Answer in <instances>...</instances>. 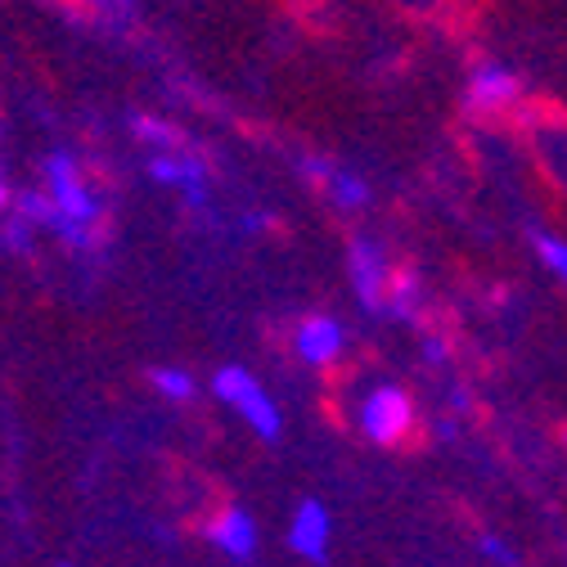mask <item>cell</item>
I'll use <instances>...</instances> for the list:
<instances>
[{
	"mask_svg": "<svg viewBox=\"0 0 567 567\" xmlns=\"http://www.w3.org/2000/svg\"><path fill=\"white\" fill-rule=\"evenodd\" d=\"M45 185H50V207H54V217H50V226L54 221H68V226H95L100 221V198L91 194V185L82 181V172H78V163L68 158V154H54L50 163H45Z\"/></svg>",
	"mask_w": 567,
	"mask_h": 567,
	"instance_id": "obj_1",
	"label": "cell"
},
{
	"mask_svg": "<svg viewBox=\"0 0 567 567\" xmlns=\"http://www.w3.org/2000/svg\"><path fill=\"white\" fill-rule=\"evenodd\" d=\"M212 392H217L226 405H235L239 414H244V423H252V429L266 437V442H275L279 437V410L270 405V396L257 388V379L248 374V370H221L217 379H212Z\"/></svg>",
	"mask_w": 567,
	"mask_h": 567,
	"instance_id": "obj_2",
	"label": "cell"
},
{
	"mask_svg": "<svg viewBox=\"0 0 567 567\" xmlns=\"http://www.w3.org/2000/svg\"><path fill=\"white\" fill-rule=\"evenodd\" d=\"M365 433L374 437V442H383V446H392V442H401V433L410 429V419H414V410H410V396L401 392V388H379L370 401H365Z\"/></svg>",
	"mask_w": 567,
	"mask_h": 567,
	"instance_id": "obj_3",
	"label": "cell"
},
{
	"mask_svg": "<svg viewBox=\"0 0 567 567\" xmlns=\"http://www.w3.org/2000/svg\"><path fill=\"white\" fill-rule=\"evenodd\" d=\"M518 95H523V86H518V78L509 73V68H501V63H482L477 73L468 78V95H464V104H468L473 113H501V109H509Z\"/></svg>",
	"mask_w": 567,
	"mask_h": 567,
	"instance_id": "obj_4",
	"label": "cell"
},
{
	"mask_svg": "<svg viewBox=\"0 0 567 567\" xmlns=\"http://www.w3.org/2000/svg\"><path fill=\"white\" fill-rule=\"evenodd\" d=\"M351 275H357L365 307H388V261L379 257L374 244H365V239L351 244Z\"/></svg>",
	"mask_w": 567,
	"mask_h": 567,
	"instance_id": "obj_5",
	"label": "cell"
},
{
	"mask_svg": "<svg viewBox=\"0 0 567 567\" xmlns=\"http://www.w3.org/2000/svg\"><path fill=\"white\" fill-rule=\"evenodd\" d=\"M207 536L217 540L226 554H235V558H248L252 545H257V536H252V518H248L244 509H221L217 518L207 523Z\"/></svg>",
	"mask_w": 567,
	"mask_h": 567,
	"instance_id": "obj_6",
	"label": "cell"
},
{
	"mask_svg": "<svg viewBox=\"0 0 567 567\" xmlns=\"http://www.w3.org/2000/svg\"><path fill=\"white\" fill-rule=\"evenodd\" d=\"M150 172H154V181H163V185H181L189 203H203V181H207V172H203V163H198V158L163 154V158H154V163H150Z\"/></svg>",
	"mask_w": 567,
	"mask_h": 567,
	"instance_id": "obj_7",
	"label": "cell"
},
{
	"mask_svg": "<svg viewBox=\"0 0 567 567\" xmlns=\"http://www.w3.org/2000/svg\"><path fill=\"white\" fill-rule=\"evenodd\" d=\"M298 347H302L307 361H333L342 351V329L329 316H311L302 324V333H298Z\"/></svg>",
	"mask_w": 567,
	"mask_h": 567,
	"instance_id": "obj_8",
	"label": "cell"
},
{
	"mask_svg": "<svg viewBox=\"0 0 567 567\" xmlns=\"http://www.w3.org/2000/svg\"><path fill=\"white\" fill-rule=\"evenodd\" d=\"M324 540H329V514L316 501H307L293 523V549L307 558H324Z\"/></svg>",
	"mask_w": 567,
	"mask_h": 567,
	"instance_id": "obj_9",
	"label": "cell"
},
{
	"mask_svg": "<svg viewBox=\"0 0 567 567\" xmlns=\"http://www.w3.org/2000/svg\"><path fill=\"white\" fill-rule=\"evenodd\" d=\"M131 126L145 135V140H154V145H167V150H176L181 145V131L176 126H167V122H158V117H150V113H140V117H131Z\"/></svg>",
	"mask_w": 567,
	"mask_h": 567,
	"instance_id": "obj_10",
	"label": "cell"
},
{
	"mask_svg": "<svg viewBox=\"0 0 567 567\" xmlns=\"http://www.w3.org/2000/svg\"><path fill=\"white\" fill-rule=\"evenodd\" d=\"M150 379H154V388H158L163 396H176V401H189V396H194V379L181 374V370H154Z\"/></svg>",
	"mask_w": 567,
	"mask_h": 567,
	"instance_id": "obj_11",
	"label": "cell"
},
{
	"mask_svg": "<svg viewBox=\"0 0 567 567\" xmlns=\"http://www.w3.org/2000/svg\"><path fill=\"white\" fill-rule=\"evenodd\" d=\"M536 252L567 279V244H563V239H554V235H536Z\"/></svg>",
	"mask_w": 567,
	"mask_h": 567,
	"instance_id": "obj_12",
	"label": "cell"
},
{
	"mask_svg": "<svg viewBox=\"0 0 567 567\" xmlns=\"http://www.w3.org/2000/svg\"><path fill=\"white\" fill-rule=\"evenodd\" d=\"M329 181H333V198H338V203H365V185H361L357 176L329 172Z\"/></svg>",
	"mask_w": 567,
	"mask_h": 567,
	"instance_id": "obj_13",
	"label": "cell"
},
{
	"mask_svg": "<svg viewBox=\"0 0 567 567\" xmlns=\"http://www.w3.org/2000/svg\"><path fill=\"white\" fill-rule=\"evenodd\" d=\"M91 6H95V10H104V14H113V19H122V23L135 14L131 0H91Z\"/></svg>",
	"mask_w": 567,
	"mask_h": 567,
	"instance_id": "obj_14",
	"label": "cell"
},
{
	"mask_svg": "<svg viewBox=\"0 0 567 567\" xmlns=\"http://www.w3.org/2000/svg\"><path fill=\"white\" fill-rule=\"evenodd\" d=\"M14 207V189H10V181L0 176V212H10Z\"/></svg>",
	"mask_w": 567,
	"mask_h": 567,
	"instance_id": "obj_15",
	"label": "cell"
}]
</instances>
